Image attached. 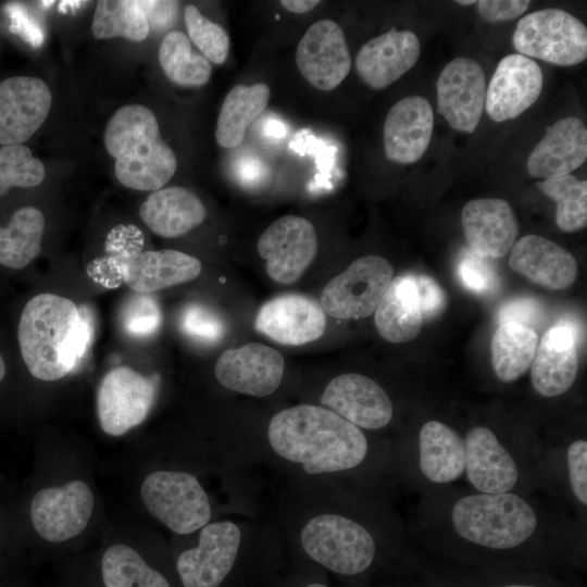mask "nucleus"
Listing matches in <instances>:
<instances>
[{"mask_svg": "<svg viewBox=\"0 0 587 587\" xmlns=\"http://www.w3.org/2000/svg\"><path fill=\"white\" fill-rule=\"evenodd\" d=\"M461 223L472 251L485 258L504 257L519 233L511 205L498 198L469 201L462 209Z\"/></svg>", "mask_w": 587, "mask_h": 587, "instance_id": "5701e85b", "label": "nucleus"}, {"mask_svg": "<svg viewBox=\"0 0 587 587\" xmlns=\"http://www.w3.org/2000/svg\"><path fill=\"white\" fill-rule=\"evenodd\" d=\"M541 89L539 65L525 55L509 54L497 65L486 89V112L496 122L515 118L534 104Z\"/></svg>", "mask_w": 587, "mask_h": 587, "instance_id": "6ab92c4d", "label": "nucleus"}, {"mask_svg": "<svg viewBox=\"0 0 587 587\" xmlns=\"http://www.w3.org/2000/svg\"><path fill=\"white\" fill-rule=\"evenodd\" d=\"M307 587H327V586H325L323 584H320V583H314V584L308 585Z\"/></svg>", "mask_w": 587, "mask_h": 587, "instance_id": "864d4df0", "label": "nucleus"}, {"mask_svg": "<svg viewBox=\"0 0 587 587\" xmlns=\"http://www.w3.org/2000/svg\"><path fill=\"white\" fill-rule=\"evenodd\" d=\"M162 311L158 301L148 294L132 296L121 312L124 332L134 338L145 339L155 335L162 325Z\"/></svg>", "mask_w": 587, "mask_h": 587, "instance_id": "a19ab883", "label": "nucleus"}, {"mask_svg": "<svg viewBox=\"0 0 587 587\" xmlns=\"http://www.w3.org/2000/svg\"><path fill=\"white\" fill-rule=\"evenodd\" d=\"M392 274V266L385 258L361 257L326 284L320 304L335 319L370 316L388 288Z\"/></svg>", "mask_w": 587, "mask_h": 587, "instance_id": "6e6552de", "label": "nucleus"}, {"mask_svg": "<svg viewBox=\"0 0 587 587\" xmlns=\"http://www.w3.org/2000/svg\"><path fill=\"white\" fill-rule=\"evenodd\" d=\"M93 509V495L79 479L60 487L39 490L30 504V520L37 534L51 542H61L79 535L88 525Z\"/></svg>", "mask_w": 587, "mask_h": 587, "instance_id": "f8f14e48", "label": "nucleus"}, {"mask_svg": "<svg viewBox=\"0 0 587 587\" xmlns=\"http://www.w3.org/2000/svg\"><path fill=\"white\" fill-rule=\"evenodd\" d=\"M42 162L24 145L0 147V196L13 187H35L45 178Z\"/></svg>", "mask_w": 587, "mask_h": 587, "instance_id": "4c0bfd02", "label": "nucleus"}, {"mask_svg": "<svg viewBox=\"0 0 587 587\" xmlns=\"http://www.w3.org/2000/svg\"><path fill=\"white\" fill-rule=\"evenodd\" d=\"M450 524L453 533L467 544L510 550L534 537L540 519L534 505L522 496L511 491L477 492L454 502Z\"/></svg>", "mask_w": 587, "mask_h": 587, "instance_id": "20e7f679", "label": "nucleus"}, {"mask_svg": "<svg viewBox=\"0 0 587 587\" xmlns=\"http://www.w3.org/2000/svg\"><path fill=\"white\" fill-rule=\"evenodd\" d=\"M321 403L359 428L379 429L392 417L387 392L372 378L357 373L334 377L325 387Z\"/></svg>", "mask_w": 587, "mask_h": 587, "instance_id": "412c9836", "label": "nucleus"}, {"mask_svg": "<svg viewBox=\"0 0 587 587\" xmlns=\"http://www.w3.org/2000/svg\"><path fill=\"white\" fill-rule=\"evenodd\" d=\"M273 450L309 474L360 465L367 453L363 432L329 409L300 404L276 413L267 428Z\"/></svg>", "mask_w": 587, "mask_h": 587, "instance_id": "f03ea898", "label": "nucleus"}, {"mask_svg": "<svg viewBox=\"0 0 587 587\" xmlns=\"http://www.w3.org/2000/svg\"><path fill=\"white\" fill-rule=\"evenodd\" d=\"M300 539L315 562L342 575L364 572L376 551L374 538L364 526L338 514L314 516L302 528Z\"/></svg>", "mask_w": 587, "mask_h": 587, "instance_id": "39448f33", "label": "nucleus"}, {"mask_svg": "<svg viewBox=\"0 0 587 587\" xmlns=\"http://www.w3.org/2000/svg\"><path fill=\"white\" fill-rule=\"evenodd\" d=\"M555 204V223L563 232H576L587 225V182L572 174L547 178L536 184Z\"/></svg>", "mask_w": 587, "mask_h": 587, "instance_id": "e433bc0d", "label": "nucleus"}, {"mask_svg": "<svg viewBox=\"0 0 587 587\" xmlns=\"http://www.w3.org/2000/svg\"><path fill=\"white\" fill-rule=\"evenodd\" d=\"M105 587H171L166 578L152 569L132 547H109L101 560Z\"/></svg>", "mask_w": 587, "mask_h": 587, "instance_id": "f704fd0d", "label": "nucleus"}, {"mask_svg": "<svg viewBox=\"0 0 587 587\" xmlns=\"http://www.w3.org/2000/svg\"><path fill=\"white\" fill-rule=\"evenodd\" d=\"M159 377L142 375L128 366H117L102 378L97 395V412L102 430L121 436L139 425L152 408Z\"/></svg>", "mask_w": 587, "mask_h": 587, "instance_id": "1a4fd4ad", "label": "nucleus"}, {"mask_svg": "<svg viewBox=\"0 0 587 587\" xmlns=\"http://www.w3.org/2000/svg\"><path fill=\"white\" fill-rule=\"evenodd\" d=\"M502 587H537V586H534V585H525V584H510V585H504Z\"/></svg>", "mask_w": 587, "mask_h": 587, "instance_id": "603ef678", "label": "nucleus"}, {"mask_svg": "<svg viewBox=\"0 0 587 587\" xmlns=\"http://www.w3.org/2000/svg\"><path fill=\"white\" fill-rule=\"evenodd\" d=\"M101 263L111 265L118 277L139 294L154 292L189 282L201 272V263L197 258L172 249L122 250L105 257Z\"/></svg>", "mask_w": 587, "mask_h": 587, "instance_id": "9b49d317", "label": "nucleus"}, {"mask_svg": "<svg viewBox=\"0 0 587 587\" xmlns=\"http://www.w3.org/2000/svg\"><path fill=\"white\" fill-rule=\"evenodd\" d=\"M420 51L413 32L391 29L363 45L355 58V71L367 86L383 89L415 65Z\"/></svg>", "mask_w": 587, "mask_h": 587, "instance_id": "b1692460", "label": "nucleus"}, {"mask_svg": "<svg viewBox=\"0 0 587 587\" xmlns=\"http://www.w3.org/2000/svg\"><path fill=\"white\" fill-rule=\"evenodd\" d=\"M437 110L449 125L472 134L485 108L486 79L482 66L469 58H457L441 71L437 84Z\"/></svg>", "mask_w": 587, "mask_h": 587, "instance_id": "4468645a", "label": "nucleus"}, {"mask_svg": "<svg viewBox=\"0 0 587 587\" xmlns=\"http://www.w3.org/2000/svg\"><path fill=\"white\" fill-rule=\"evenodd\" d=\"M45 217L35 207L13 212L7 226H0V266L21 271L41 251Z\"/></svg>", "mask_w": 587, "mask_h": 587, "instance_id": "2f4dec72", "label": "nucleus"}, {"mask_svg": "<svg viewBox=\"0 0 587 587\" xmlns=\"http://www.w3.org/2000/svg\"><path fill=\"white\" fill-rule=\"evenodd\" d=\"M185 24L189 38L203 57L215 64H223L228 55L230 39L226 30L203 16L193 4L185 7Z\"/></svg>", "mask_w": 587, "mask_h": 587, "instance_id": "58836bf2", "label": "nucleus"}, {"mask_svg": "<svg viewBox=\"0 0 587 587\" xmlns=\"http://www.w3.org/2000/svg\"><path fill=\"white\" fill-rule=\"evenodd\" d=\"M538 347L534 328L502 323L491 338V363L496 376L504 383L519 379L530 367Z\"/></svg>", "mask_w": 587, "mask_h": 587, "instance_id": "473e14b6", "label": "nucleus"}, {"mask_svg": "<svg viewBox=\"0 0 587 587\" xmlns=\"http://www.w3.org/2000/svg\"><path fill=\"white\" fill-rule=\"evenodd\" d=\"M296 64L316 89L329 91L336 88L351 68V55L339 24L333 20L313 23L298 43Z\"/></svg>", "mask_w": 587, "mask_h": 587, "instance_id": "ddd939ff", "label": "nucleus"}, {"mask_svg": "<svg viewBox=\"0 0 587 587\" xmlns=\"http://www.w3.org/2000/svg\"><path fill=\"white\" fill-rule=\"evenodd\" d=\"M434 128V112L423 97L411 96L388 111L383 139L388 160L400 164L416 162L426 151Z\"/></svg>", "mask_w": 587, "mask_h": 587, "instance_id": "4be33fe9", "label": "nucleus"}, {"mask_svg": "<svg viewBox=\"0 0 587 587\" xmlns=\"http://www.w3.org/2000/svg\"><path fill=\"white\" fill-rule=\"evenodd\" d=\"M464 439L449 425L428 421L419 434V466L426 479L451 483L465 472Z\"/></svg>", "mask_w": 587, "mask_h": 587, "instance_id": "c756f323", "label": "nucleus"}, {"mask_svg": "<svg viewBox=\"0 0 587 587\" xmlns=\"http://www.w3.org/2000/svg\"><path fill=\"white\" fill-rule=\"evenodd\" d=\"M7 375V362L3 353L0 351V383L4 379Z\"/></svg>", "mask_w": 587, "mask_h": 587, "instance_id": "8fccbe9b", "label": "nucleus"}, {"mask_svg": "<svg viewBox=\"0 0 587 587\" xmlns=\"http://www.w3.org/2000/svg\"><path fill=\"white\" fill-rule=\"evenodd\" d=\"M91 30L97 39L123 37L142 41L150 27L139 1L101 0L93 13Z\"/></svg>", "mask_w": 587, "mask_h": 587, "instance_id": "c9c22d12", "label": "nucleus"}, {"mask_svg": "<svg viewBox=\"0 0 587 587\" xmlns=\"http://www.w3.org/2000/svg\"><path fill=\"white\" fill-rule=\"evenodd\" d=\"M270 87L264 83L238 84L226 95L215 129L216 142L226 149L241 143L247 128L265 111Z\"/></svg>", "mask_w": 587, "mask_h": 587, "instance_id": "7c9ffc66", "label": "nucleus"}, {"mask_svg": "<svg viewBox=\"0 0 587 587\" xmlns=\"http://www.w3.org/2000/svg\"><path fill=\"white\" fill-rule=\"evenodd\" d=\"M285 370L283 355L262 344H247L224 351L217 359L214 374L225 388L254 397L273 394Z\"/></svg>", "mask_w": 587, "mask_h": 587, "instance_id": "f3484780", "label": "nucleus"}, {"mask_svg": "<svg viewBox=\"0 0 587 587\" xmlns=\"http://www.w3.org/2000/svg\"><path fill=\"white\" fill-rule=\"evenodd\" d=\"M320 3L319 0H283L280 4L289 12L301 14L313 10Z\"/></svg>", "mask_w": 587, "mask_h": 587, "instance_id": "09e8293b", "label": "nucleus"}, {"mask_svg": "<svg viewBox=\"0 0 587 587\" xmlns=\"http://www.w3.org/2000/svg\"><path fill=\"white\" fill-rule=\"evenodd\" d=\"M579 335L578 325L569 317L545 333L530 365L532 384L539 395L557 397L572 387L578 370Z\"/></svg>", "mask_w": 587, "mask_h": 587, "instance_id": "a211bd4d", "label": "nucleus"}, {"mask_svg": "<svg viewBox=\"0 0 587 587\" xmlns=\"http://www.w3.org/2000/svg\"><path fill=\"white\" fill-rule=\"evenodd\" d=\"M178 325L189 339L203 344H217L226 334L225 320L212 308L199 303H188L180 312Z\"/></svg>", "mask_w": 587, "mask_h": 587, "instance_id": "ea45409f", "label": "nucleus"}, {"mask_svg": "<svg viewBox=\"0 0 587 587\" xmlns=\"http://www.w3.org/2000/svg\"><path fill=\"white\" fill-rule=\"evenodd\" d=\"M464 442L465 473L478 492L502 494L515 487L519 480L516 462L490 428H471Z\"/></svg>", "mask_w": 587, "mask_h": 587, "instance_id": "393cba45", "label": "nucleus"}, {"mask_svg": "<svg viewBox=\"0 0 587 587\" xmlns=\"http://www.w3.org/2000/svg\"><path fill=\"white\" fill-rule=\"evenodd\" d=\"M255 329L270 339L287 346H300L319 339L326 328L321 304L303 295L277 296L259 309Z\"/></svg>", "mask_w": 587, "mask_h": 587, "instance_id": "aec40b11", "label": "nucleus"}, {"mask_svg": "<svg viewBox=\"0 0 587 587\" xmlns=\"http://www.w3.org/2000/svg\"><path fill=\"white\" fill-rule=\"evenodd\" d=\"M542 315L540 303L533 298H517L504 303L498 312V322L517 323L533 328Z\"/></svg>", "mask_w": 587, "mask_h": 587, "instance_id": "a18cd8bd", "label": "nucleus"}, {"mask_svg": "<svg viewBox=\"0 0 587 587\" xmlns=\"http://www.w3.org/2000/svg\"><path fill=\"white\" fill-rule=\"evenodd\" d=\"M95 333L93 317L85 305L49 292L32 297L16 327L20 355L29 374L58 380L74 372L88 353Z\"/></svg>", "mask_w": 587, "mask_h": 587, "instance_id": "f257e3e1", "label": "nucleus"}, {"mask_svg": "<svg viewBox=\"0 0 587 587\" xmlns=\"http://www.w3.org/2000/svg\"><path fill=\"white\" fill-rule=\"evenodd\" d=\"M319 247L313 224L285 215L273 222L258 240V252L266 261L267 275L276 283H295L314 260Z\"/></svg>", "mask_w": 587, "mask_h": 587, "instance_id": "9d476101", "label": "nucleus"}, {"mask_svg": "<svg viewBox=\"0 0 587 587\" xmlns=\"http://www.w3.org/2000/svg\"><path fill=\"white\" fill-rule=\"evenodd\" d=\"M158 58L164 74L176 85L200 87L211 78L210 62L202 54L192 51L189 38L179 30L164 36Z\"/></svg>", "mask_w": 587, "mask_h": 587, "instance_id": "72a5a7b5", "label": "nucleus"}, {"mask_svg": "<svg viewBox=\"0 0 587 587\" xmlns=\"http://www.w3.org/2000/svg\"><path fill=\"white\" fill-rule=\"evenodd\" d=\"M48 85L32 76H13L0 83V145L27 141L50 112Z\"/></svg>", "mask_w": 587, "mask_h": 587, "instance_id": "dca6fc26", "label": "nucleus"}, {"mask_svg": "<svg viewBox=\"0 0 587 587\" xmlns=\"http://www.w3.org/2000/svg\"><path fill=\"white\" fill-rule=\"evenodd\" d=\"M414 284L423 320L439 316L446 307L447 298L440 285L430 276L414 274Z\"/></svg>", "mask_w": 587, "mask_h": 587, "instance_id": "c03bdc74", "label": "nucleus"}, {"mask_svg": "<svg viewBox=\"0 0 587 587\" xmlns=\"http://www.w3.org/2000/svg\"><path fill=\"white\" fill-rule=\"evenodd\" d=\"M374 313L377 332L385 340L402 344L417 337L424 320L414 274L405 273L392 278Z\"/></svg>", "mask_w": 587, "mask_h": 587, "instance_id": "c85d7f7f", "label": "nucleus"}, {"mask_svg": "<svg viewBox=\"0 0 587 587\" xmlns=\"http://www.w3.org/2000/svg\"><path fill=\"white\" fill-rule=\"evenodd\" d=\"M512 42L519 54L560 66L575 65L587 58L585 24L559 9H544L523 16Z\"/></svg>", "mask_w": 587, "mask_h": 587, "instance_id": "423d86ee", "label": "nucleus"}, {"mask_svg": "<svg viewBox=\"0 0 587 587\" xmlns=\"http://www.w3.org/2000/svg\"><path fill=\"white\" fill-rule=\"evenodd\" d=\"M476 3L482 17L489 22H499L520 16L528 9L530 2L528 0H480Z\"/></svg>", "mask_w": 587, "mask_h": 587, "instance_id": "49530a36", "label": "nucleus"}, {"mask_svg": "<svg viewBox=\"0 0 587 587\" xmlns=\"http://www.w3.org/2000/svg\"><path fill=\"white\" fill-rule=\"evenodd\" d=\"M117 180L135 190H159L175 174L177 160L163 140L154 113L141 104L120 108L104 130Z\"/></svg>", "mask_w": 587, "mask_h": 587, "instance_id": "7ed1b4c3", "label": "nucleus"}, {"mask_svg": "<svg viewBox=\"0 0 587 587\" xmlns=\"http://www.w3.org/2000/svg\"><path fill=\"white\" fill-rule=\"evenodd\" d=\"M587 158V129L574 116L563 117L547 127L542 139L530 152L527 172L538 178L571 174Z\"/></svg>", "mask_w": 587, "mask_h": 587, "instance_id": "bb28decb", "label": "nucleus"}, {"mask_svg": "<svg viewBox=\"0 0 587 587\" xmlns=\"http://www.w3.org/2000/svg\"><path fill=\"white\" fill-rule=\"evenodd\" d=\"M241 533L229 521L202 527L199 545L177 559V571L184 587H218L235 563Z\"/></svg>", "mask_w": 587, "mask_h": 587, "instance_id": "2eb2a0df", "label": "nucleus"}, {"mask_svg": "<svg viewBox=\"0 0 587 587\" xmlns=\"http://www.w3.org/2000/svg\"><path fill=\"white\" fill-rule=\"evenodd\" d=\"M566 464L571 489L576 500L587 505V441L577 439L566 450Z\"/></svg>", "mask_w": 587, "mask_h": 587, "instance_id": "37998d69", "label": "nucleus"}, {"mask_svg": "<svg viewBox=\"0 0 587 587\" xmlns=\"http://www.w3.org/2000/svg\"><path fill=\"white\" fill-rule=\"evenodd\" d=\"M477 1H474V0H459L457 1L458 4H461V5H471V4H474L476 3Z\"/></svg>", "mask_w": 587, "mask_h": 587, "instance_id": "3c124183", "label": "nucleus"}, {"mask_svg": "<svg viewBox=\"0 0 587 587\" xmlns=\"http://www.w3.org/2000/svg\"><path fill=\"white\" fill-rule=\"evenodd\" d=\"M457 270L461 283L473 292H490L498 284L494 266L487 261V258L474 251L466 252L461 257Z\"/></svg>", "mask_w": 587, "mask_h": 587, "instance_id": "79ce46f5", "label": "nucleus"}, {"mask_svg": "<svg viewBox=\"0 0 587 587\" xmlns=\"http://www.w3.org/2000/svg\"><path fill=\"white\" fill-rule=\"evenodd\" d=\"M148 20L149 27H164L176 15V1H139Z\"/></svg>", "mask_w": 587, "mask_h": 587, "instance_id": "de8ad7c7", "label": "nucleus"}, {"mask_svg": "<svg viewBox=\"0 0 587 587\" xmlns=\"http://www.w3.org/2000/svg\"><path fill=\"white\" fill-rule=\"evenodd\" d=\"M139 216L158 236L174 238L200 225L207 210L202 201L183 187H167L153 191L141 203Z\"/></svg>", "mask_w": 587, "mask_h": 587, "instance_id": "cd10ccee", "label": "nucleus"}, {"mask_svg": "<svg viewBox=\"0 0 587 587\" xmlns=\"http://www.w3.org/2000/svg\"><path fill=\"white\" fill-rule=\"evenodd\" d=\"M140 492L148 511L179 535L202 528L211 519L209 498L189 473L155 471L145 478Z\"/></svg>", "mask_w": 587, "mask_h": 587, "instance_id": "0eeeda50", "label": "nucleus"}, {"mask_svg": "<svg viewBox=\"0 0 587 587\" xmlns=\"http://www.w3.org/2000/svg\"><path fill=\"white\" fill-rule=\"evenodd\" d=\"M509 265L534 284L552 290L571 286L577 275L576 261L566 249L533 234L515 241Z\"/></svg>", "mask_w": 587, "mask_h": 587, "instance_id": "a878e982", "label": "nucleus"}]
</instances>
